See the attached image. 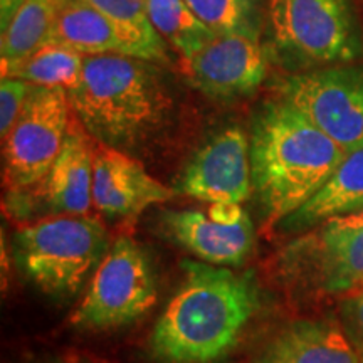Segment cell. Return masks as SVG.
I'll list each match as a JSON object with an SVG mask.
<instances>
[{"label": "cell", "instance_id": "4", "mask_svg": "<svg viewBox=\"0 0 363 363\" xmlns=\"http://www.w3.org/2000/svg\"><path fill=\"white\" fill-rule=\"evenodd\" d=\"M266 24L272 57L293 74L363 57L353 0H267Z\"/></svg>", "mask_w": 363, "mask_h": 363}, {"label": "cell", "instance_id": "11", "mask_svg": "<svg viewBox=\"0 0 363 363\" xmlns=\"http://www.w3.org/2000/svg\"><path fill=\"white\" fill-rule=\"evenodd\" d=\"M177 189L208 203H242L252 194L251 142L240 126L207 140L182 172Z\"/></svg>", "mask_w": 363, "mask_h": 363}, {"label": "cell", "instance_id": "7", "mask_svg": "<svg viewBox=\"0 0 363 363\" xmlns=\"http://www.w3.org/2000/svg\"><path fill=\"white\" fill-rule=\"evenodd\" d=\"M71 111L66 89L33 86L19 118L2 140L9 194L29 192L48 175L65 147Z\"/></svg>", "mask_w": 363, "mask_h": 363}, {"label": "cell", "instance_id": "5", "mask_svg": "<svg viewBox=\"0 0 363 363\" xmlns=\"http://www.w3.org/2000/svg\"><path fill=\"white\" fill-rule=\"evenodd\" d=\"M13 259L27 279L54 296L76 294L108 252V234L96 217L48 216L21 227Z\"/></svg>", "mask_w": 363, "mask_h": 363}, {"label": "cell", "instance_id": "24", "mask_svg": "<svg viewBox=\"0 0 363 363\" xmlns=\"http://www.w3.org/2000/svg\"><path fill=\"white\" fill-rule=\"evenodd\" d=\"M342 328L363 363V289L353 291L340 305Z\"/></svg>", "mask_w": 363, "mask_h": 363}, {"label": "cell", "instance_id": "6", "mask_svg": "<svg viewBox=\"0 0 363 363\" xmlns=\"http://www.w3.org/2000/svg\"><path fill=\"white\" fill-rule=\"evenodd\" d=\"M155 301L157 283L147 254L128 235H120L96 267L71 323L93 331L121 328Z\"/></svg>", "mask_w": 363, "mask_h": 363}, {"label": "cell", "instance_id": "2", "mask_svg": "<svg viewBox=\"0 0 363 363\" xmlns=\"http://www.w3.org/2000/svg\"><path fill=\"white\" fill-rule=\"evenodd\" d=\"M249 142L252 192L276 225L310 201L347 155L281 98L259 111Z\"/></svg>", "mask_w": 363, "mask_h": 363}, {"label": "cell", "instance_id": "10", "mask_svg": "<svg viewBox=\"0 0 363 363\" xmlns=\"http://www.w3.org/2000/svg\"><path fill=\"white\" fill-rule=\"evenodd\" d=\"M160 230L177 246L214 266L244 264L254 247L251 217L239 203H211L207 211H163Z\"/></svg>", "mask_w": 363, "mask_h": 363}, {"label": "cell", "instance_id": "15", "mask_svg": "<svg viewBox=\"0 0 363 363\" xmlns=\"http://www.w3.org/2000/svg\"><path fill=\"white\" fill-rule=\"evenodd\" d=\"M78 120L71 121L61 155L48 175L29 192L12 195L34 199L51 216H86L93 206V153L88 135Z\"/></svg>", "mask_w": 363, "mask_h": 363}, {"label": "cell", "instance_id": "9", "mask_svg": "<svg viewBox=\"0 0 363 363\" xmlns=\"http://www.w3.org/2000/svg\"><path fill=\"white\" fill-rule=\"evenodd\" d=\"M281 99L305 115L343 152L363 147V65L296 72L281 84Z\"/></svg>", "mask_w": 363, "mask_h": 363}, {"label": "cell", "instance_id": "3", "mask_svg": "<svg viewBox=\"0 0 363 363\" xmlns=\"http://www.w3.org/2000/svg\"><path fill=\"white\" fill-rule=\"evenodd\" d=\"M67 96L93 138L123 152L165 128L175 108L160 65L126 56H86L79 83Z\"/></svg>", "mask_w": 363, "mask_h": 363}, {"label": "cell", "instance_id": "20", "mask_svg": "<svg viewBox=\"0 0 363 363\" xmlns=\"http://www.w3.org/2000/svg\"><path fill=\"white\" fill-rule=\"evenodd\" d=\"M153 27L160 38L182 56V61L194 57L216 38L185 0H145Z\"/></svg>", "mask_w": 363, "mask_h": 363}, {"label": "cell", "instance_id": "23", "mask_svg": "<svg viewBox=\"0 0 363 363\" xmlns=\"http://www.w3.org/2000/svg\"><path fill=\"white\" fill-rule=\"evenodd\" d=\"M34 84L16 78H2L0 83V135L2 140L19 118Z\"/></svg>", "mask_w": 363, "mask_h": 363}, {"label": "cell", "instance_id": "8", "mask_svg": "<svg viewBox=\"0 0 363 363\" xmlns=\"http://www.w3.org/2000/svg\"><path fill=\"white\" fill-rule=\"evenodd\" d=\"M288 276L311 291L347 294L363 286V208L335 216L283 252Z\"/></svg>", "mask_w": 363, "mask_h": 363}, {"label": "cell", "instance_id": "13", "mask_svg": "<svg viewBox=\"0 0 363 363\" xmlns=\"http://www.w3.org/2000/svg\"><path fill=\"white\" fill-rule=\"evenodd\" d=\"M160 184L123 150L99 143L93 153V206L113 220H133L148 207L170 201Z\"/></svg>", "mask_w": 363, "mask_h": 363}, {"label": "cell", "instance_id": "12", "mask_svg": "<svg viewBox=\"0 0 363 363\" xmlns=\"http://www.w3.org/2000/svg\"><path fill=\"white\" fill-rule=\"evenodd\" d=\"M184 72L206 96L234 101L251 96L266 79L267 54L257 35L220 34L184 61Z\"/></svg>", "mask_w": 363, "mask_h": 363}, {"label": "cell", "instance_id": "17", "mask_svg": "<svg viewBox=\"0 0 363 363\" xmlns=\"http://www.w3.org/2000/svg\"><path fill=\"white\" fill-rule=\"evenodd\" d=\"M363 208V147L352 150L318 192L279 227L284 233H308L335 216Z\"/></svg>", "mask_w": 363, "mask_h": 363}, {"label": "cell", "instance_id": "1", "mask_svg": "<svg viewBox=\"0 0 363 363\" xmlns=\"http://www.w3.org/2000/svg\"><path fill=\"white\" fill-rule=\"evenodd\" d=\"M184 279L158 318L150 350L162 363H214L238 345L259 301L251 274L184 261Z\"/></svg>", "mask_w": 363, "mask_h": 363}, {"label": "cell", "instance_id": "25", "mask_svg": "<svg viewBox=\"0 0 363 363\" xmlns=\"http://www.w3.org/2000/svg\"><path fill=\"white\" fill-rule=\"evenodd\" d=\"M26 0H0V30H6Z\"/></svg>", "mask_w": 363, "mask_h": 363}, {"label": "cell", "instance_id": "21", "mask_svg": "<svg viewBox=\"0 0 363 363\" xmlns=\"http://www.w3.org/2000/svg\"><path fill=\"white\" fill-rule=\"evenodd\" d=\"M208 29L261 38L267 0H185Z\"/></svg>", "mask_w": 363, "mask_h": 363}, {"label": "cell", "instance_id": "22", "mask_svg": "<svg viewBox=\"0 0 363 363\" xmlns=\"http://www.w3.org/2000/svg\"><path fill=\"white\" fill-rule=\"evenodd\" d=\"M81 2L94 7L111 21L128 29L130 33L140 35L158 51L169 52L167 43L160 38L150 21L145 0H81Z\"/></svg>", "mask_w": 363, "mask_h": 363}, {"label": "cell", "instance_id": "18", "mask_svg": "<svg viewBox=\"0 0 363 363\" xmlns=\"http://www.w3.org/2000/svg\"><path fill=\"white\" fill-rule=\"evenodd\" d=\"M62 0H26L2 30L0 61L2 69L24 61L30 54L48 44Z\"/></svg>", "mask_w": 363, "mask_h": 363}, {"label": "cell", "instance_id": "16", "mask_svg": "<svg viewBox=\"0 0 363 363\" xmlns=\"http://www.w3.org/2000/svg\"><path fill=\"white\" fill-rule=\"evenodd\" d=\"M254 363H362L333 320H296L266 345Z\"/></svg>", "mask_w": 363, "mask_h": 363}, {"label": "cell", "instance_id": "14", "mask_svg": "<svg viewBox=\"0 0 363 363\" xmlns=\"http://www.w3.org/2000/svg\"><path fill=\"white\" fill-rule=\"evenodd\" d=\"M48 44L67 45L84 56H126L170 65L169 52L158 51L81 0H62Z\"/></svg>", "mask_w": 363, "mask_h": 363}, {"label": "cell", "instance_id": "19", "mask_svg": "<svg viewBox=\"0 0 363 363\" xmlns=\"http://www.w3.org/2000/svg\"><path fill=\"white\" fill-rule=\"evenodd\" d=\"M84 54L62 44H45L24 61L2 69V78H16L34 86L69 91L79 83Z\"/></svg>", "mask_w": 363, "mask_h": 363}]
</instances>
